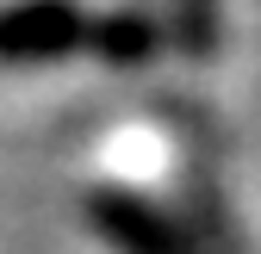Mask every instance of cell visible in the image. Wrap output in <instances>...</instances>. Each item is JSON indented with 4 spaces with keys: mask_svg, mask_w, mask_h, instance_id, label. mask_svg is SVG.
<instances>
[{
    "mask_svg": "<svg viewBox=\"0 0 261 254\" xmlns=\"http://www.w3.org/2000/svg\"><path fill=\"white\" fill-rule=\"evenodd\" d=\"M87 44V13L75 0H13L0 7V62H56Z\"/></svg>",
    "mask_w": 261,
    "mask_h": 254,
    "instance_id": "6da1fadb",
    "label": "cell"
},
{
    "mask_svg": "<svg viewBox=\"0 0 261 254\" xmlns=\"http://www.w3.org/2000/svg\"><path fill=\"white\" fill-rule=\"evenodd\" d=\"M87 217L106 242H118V254H193L168 217H155L130 193H87Z\"/></svg>",
    "mask_w": 261,
    "mask_h": 254,
    "instance_id": "7a4b0ae2",
    "label": "cell"
},
{
    "mask_svg": "<svg viewBox=\"0 0 261 254\" xmlns=\"http://www.w3.org/2000/svg\"><path fill=\"white\" fill-rule=\"evenodd\" d=\"M87 44L100 50L106 62L130 69V62H143L155 44H162V25L149 13H106V19H87Z\"/></svg>",
    "mask_w": 261,
    "mask_h": 254,
    "instance_id": "3957f363",
    "label": "cell"
}]
</instances>
